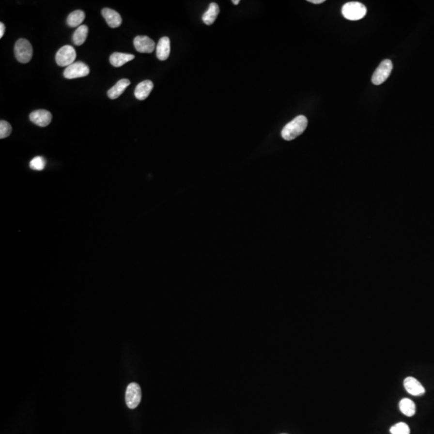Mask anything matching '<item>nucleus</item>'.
<instances>
[{
	"mask_svg": "<svg viewBox=\"0 0 434 434\" xmlns=\"http://www.w3.org/2000/svg\"><path fill=\"white\" fill-rule=\"evenodd\" d=\"M29 119L38 126L45 127L49 125L52 122V115L49 111L39 109L31 113L29 116Z\"/></svg>",
	"mask_w": 434,
	"mask_h": 434,
	"instance_id": "nucleus-8",
	"label": "nucleus"
},
{
	"mask_svg": "<svg viewBox=\"0 0 434 434\" xmlns=\"http://www.w3.org/2000/svg\"><path fill=\"white\" fill-rule=\"evenodd\" d=\"M90 68L83 62H75L64 69V77L67 79L84 78L89 75Z\"/></svg>",
	"mask_w": 434,
	"mask_h": 434,
	"instance_id": "nucleus-7",
	"label": "nucleus"
},
{
	"mask_svg": "<svg viewBox=\"0 0 434 434\" xmlns=\"http://www.w3.org/2000/svg\"><path fill=\"white\" fill-rule=\"evenodd\" d=\"M134 45L138 52L151 53L155 48V43L146 36H138L134 40Z\"/></svg>",
	"mask_w": 434,
	"mask_h": 434,
	"instance_id": "nucleus-9",
	"label": "nucleus"
},
{
	"mask_svg": "<svg viewBox=\"0 0 434 434\" xmlns=\"http://www.w3.org/2000/svg\"><path fill=\"white\" fill-rule=\"evenodd\" d=\"M12 125L7 121L1 120L0 122V139H5L12 134Z\"/></svg>",
	"mask_w": 434,
	"mask_h": 434,
	"instance_id": "nucleus-22",
	"label": "nucleus"
},
{
	"mask_svg": "<svg viewBox=\"0 0 434 434\" xmlns=\"http://www.w3.org/2000/svg\"><path fill=\"white\" fill-rule=\"evenodd\" d=\"M392 63L390 60H385L380 63L372 78V81L375 85H380L387 80L392 71Z\"/></svg>",
	"mask_w": 434,
	"mask_h": 434,
	"instance_id": "nucleus-5",
	"label": "nucleus"
},
{
	"mask_svg": "<svg viewBox=\"0 0 434 434\" xmlns=\"http://www.w3.org/2000/svg\"><path fill=\"white\" fill-rule=\"evenodd\" d=\"M154 84L151 80H143L136 86L135 90V96L138 100L143 101L148 97L151 91L153 90Z\"/></svg>",
	"mask_w": 434,
	"mask_h": 434,
	"instance_id": "nucleus-13",
	"label": "nucleus"
},
{
	"mask_svg": "<svg viewBox=\"0 0 434 434\" xmlns=\"http://www.w3.org/2000/svg\"><path fill=\"white\" fill-rule=\"evenodd\" d=\"M88 32H89L88 27L86 25H80L73 33V43L78 46L82 45L87 39Z\"/></svg>",
	"mask_w": 434,
	"mask_h": 434,
	"instance_id": "nucleus-19",
	"label": "nucleus"
},
{
	"mask_svg": "<svg viewBox=\"0 0 434 434\" xmlns=\"http://www.w3.org/2000/svg\"><path fill=\"white\" fill-rule=\"evenodd\" d=\"M403 386L409 394L415 397H420L425 393V388L423 387L420 381H418L414 377L408 376L406 378L405 380H403Z\"/></svg>",
	"mask_w": 434,
	"mask_h": 434,
	"instance_id": "nucleus-10",
	"label": "nucleus"
},
{
	"mask_svg": "<svg viewBox=\"0 0 434 434\" xmlns=\"http://www.w3.org/2000/svg\"><path fill=\"white\" fill-rule=\"evenodd\" d=\"M5 32V25L3 23L0 24V38H2Z\"/></svg>",
	"mask_w": 434,
	"mask_h": 434,
	"instance_id": "nucleus-23",
	"label": "nucleus"
},
{
	"mask_svg": "<svg viewBox=\"0 0 434 434\" xmlns=\"http://www.w3.org/2000/svg\"><path fill=\"white\" fill-rule=\"evenodd\" d=\"M219 13V7L216 2H212L208 7V9L203 15L202 19L206 25H212L215 22Z\"/></svg>",
	"mask_w": 434,
	"mask_h": 434,
	"instance_id": "nucleus-16",
	"label": "nucleus"
},
{
	"mask_svg": "<svg viewBox=\"0 0 434 434\" xmlns=\"http://www.w3.org/2000/svg\"><path fill=\"white\" fill-rule=\"evenodd\" d=\"M308 2L314 3V4H320V3H323V2H325V1H324V0H309Z\"/></svg>",
	"mask_w": 434,
	"mask_h": 434,
	"instance_id": "nucleus-24",
	"label": "nucleus"
},
{
	"mask_svg": "<svg viewBox=\"0 0 434 434\" xmlns=\"http://www.w3.org/2000/svg\"><path fill=\"white\" fill-rule=\"evenodd\" d=\"M85 18V12L81 10H77L69 15L67 18V24L71 28L80 26V24L84 21Z\"/></svg>",
	"mask_w": 434,
	"mask_h": 434,
	"instance_id": "nucleus-17",
	"label": "nucleus"
},
{
	"mask_svg": "<svg viewBox=\"0 0 434 434\" xmlns=\"http://www.w3.org/2000/svg\"><path fill=\"white\" fill-rule=\"evenodd\" d=\"M29 166H30V168L32 170L40 171V170L45 169V166H46V161L41 156H37V157H35V158L31 159V162L29 163Z\"/></svg>",
	"mask_w": 434,
	"mask_h": 434,
	"instance_id": "nucleus-20",
	"label": "nucleus"
},
{
	"mask_svg": "<svg viewBox=\"0 0 434 434\" xmlns=\"http://www.w3.org/2000/svg\"><path fill=\"white\" fill-rule=\"evenodd\" d=\"M399 408L401 413L407 417H413L416 413L415 403L410 399H402L399 403Z\"/></svg>",
	"mask_w": 434,
	"mask_h": 434,
	"instance_id": "nucleus-18",
	"label": "nucleus"
},
{
	"mask_svg": "<svg viewBox=\"0 0 434 434\" xmlns=\"http://www.w3.org/2000/svg\"><path fill=\"white\" fill-rule=\"evenodd\" d=\"M130 85V81L128 79H122V80H118L115 85H113V87L108 90L107 95L110 99H116L123 94L125 89Z\"/></svg>",
	"mask_w": 434,
	"mask_h": 434,
	"instance_id": "nucleus-14",
	"label": "nucleus"
},
{
	"mask_svg": "<svg viewBox=\"0 0 434 434\" xmlns=\"http://www.w3.org/2000/svg\"><path fill=\"white\" fill-rule=\"evenodd\" d=\"M102 16L104 17L107 24L112 29H116L121 26L123 19L118 12L109 8H104L102 11Z\"/></svg>",
	"mask_w": 434,
	"mask_h": 434,
	"instance_id": "nucleus-11",
	"label": "nucleus"
},
{
	"mask_svg": "<svg viewBox=\"0 0 434 434\" xmlns=\"http://www.w3.org/2000/svg\"><path fill=\"white\" fill-rule=\"evenodd\" d=\"M135 55L127 54V53H122V52H114L109 57V62L113 66L118 68L127 63V62L135 59Z\"/></svg>",
	"mask_w": 434,
	"mask_h": 434,
	"instance_id": "nucleus-15",
	"label": "nucleus"
},
{
	"mask_svg": "<svg viewBox=\"0 0 434 434\" xmlns=\"http://www.w3.org/2000/svg\"><path fill=\"white\" fill-rule=\"evenodd\" d=\"M170 39L167 36L161 38L156 47V56L158 57V59L162 62L166 61L170 56Z\"/></svg>",
	"mask_w": 434,
	"mask_h": 434,
	"instance_id": "nucleus-12",
	"label": "nucleus"
},
{
	"mask_svg": "<svg viewBox=\"0 0 434 434\" xmlns=\"http://www.w3.org/2000/svg\"><path fill=\"white\" fill-rule=\"evenodd\" d=\"M142 399V391L140 385L136 383H131L128 385L125 392V403L128 408L135 409L137 408Z\"/></svg>",
	"mask_w": 434,
	"mask_h": 434,
	"instance_id": "nucleus-6",
	"label": "nucleus"
},
{
	"mask_svg": "<svg viewBox=\"0 0 434 434\" xmlns=\"http://www.w3.org/2000/svg\"><path fill=\"white\" fill-rule=\"evenodd\" d=\"M33 54L32 46L26 39H19L15 45V56L18 62L27 64L31 61Z\"/></svg>",
	"mask_w": 434,
	"mask_h": 434,
	"instance_id": "nucleus-3",
	"label": "nucleus"
},
{
	"mask_svg": "<svg viewBox=\"0 0 434 434\" xmlns=\"http://www.w3.org/2000/svg\"><path fill=\"white\" fill-rule=\"evenodd\" d=\"M232 2H233V4L238 5L239 2H240V0H233V1H232Z\"/></svg>",
	"mask_w": 434,
	"mask_h": 434,
	"instance_id": "nucleus-25",
	"label": "nucleus"
},
{
	"mask_svg": "<svg viewBox=\"0 0 434 434\" xmlns=\"http://www.w3.org/2000/svg\"><path fill=\"white\" fill-rule=\"evenodd\" d=\"M392 434H410V429L404 422H399L390 429Z\"/></svg>",
	"mask_w": 434,
	"mask_h": 434,
	"instance_id": "nucleus-21",
	"label": "nucleus"
},
{
	"mask_svg": "<svg viewBox=\"0 0 434 434\" xmlns=\"http://www.w3.org/2000/svg\"><path fill=\"white\" fill-rule=\"evenodd\" d=\"M342 14L348 20L356 21L365 16L367 14V8L361 2H347L342 7Z\"/></svg>",
	"mask_w": 434,
	"mask_h": 434,
	"instance_id": "nucleus-2",
	"label": "nucleus"
},
{
	"mask_svg": "<svg viewBox=\"0 0 434 434\" xmlns=\"http://www.w3.org/2000/svg\"></svg>",
	"mask_w": 434,
	"mask_h": 434,
	"instance_id": "nucleus-26",
	"label": "nucleus"
},
{
	"mask_svg": "<svg viewBox=\"0 0 434 434\" xmlns=\"http://www.w3.org/2000/svg\"><path fill=\"white\" fill-rule=\"evenodd\" d=\"M307 125L308 120L305 116H297L285 125V127L281 130V136L286 141L295 140L304 132Z\"/></svg>",
	"mask_w": 434,
	"mask_h": 434,
	"instance_id": "nucleus-1",
	"label": "nucleus"
},
{
	"mask_svg": "<svg viewBox=\"0 0 434 434\" xmlns=\"http://www.w3.org/2000/svg\"><path fill=\"white\" fill-rule=\"evenodd\" d=\"M77 53L71 45H65L58 50L56 55L57 64L61 67H68L75 63Z\"/></svg>",
	"mask_w": 434,
	"mask_h": 434,
	"instance_id": "nucleus-4",
	"label": "nucleus"
}]
</instances>
